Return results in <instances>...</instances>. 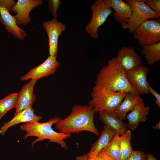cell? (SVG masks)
I'll use <instances>...</instances> for the list:
<instances>
[{
    "mask_svg": "<svg viewBox=\"0 0 160 160\" xmlns=\"http://www.w3.org/2000/svg\"><path fill=\"white\" fill-rule=\"evenodd\" d=\"M95 112L89 105H75L71 113L55 124V129L62 133L71 135L88 131L97 136L99 135L94 124Z\"/></svg>",
    "mask_w": 160,
    "mask_h": 160,
    "instance_id": "cell-1",
    "label": "cell"
},
{
    "mask_svg": "<svg viewBox=\"0 0 160 160\" xmlns=\"http://www.w3.org/2000/svg\"><path fill=\"white\" fill-rule=\"evenodd\" d=\"M96 77L95 85L113 92H130L135 93L127 80L125 72L116 57L108 60L107 65L100 70Z\"/></svg>",
    "mask_w": 160,
    "mask_h": 160,
    "instance_id": "cell-2",
    "label": "cell"
},
{
    "mask_svg": "<svg viewBox=\"0 0 160 160\" xmlns=\"http://www.w3.org/2000/svg\"><path fill=\"white\" fill-rule=\"evenodd\" d=\"M61 118L55 116L44 123L38 121L28 122L20 126V129L26 132L24 138L30 136L37 137L32 143V146L38 141H42L45 139L49 140L50 143H55L59 144L61 147L65 149H67L66 143L64 140L71 136V134L62 133L54 131L52 126Z\"/></svg>",
    "mask_w": 160,
    "mask_h": 160,
    "instance_id": "cell-3",
    "label": "cell"
},
{
    "mask_svg": "<svg viewBox=\"0 0 160 160\" xmlns=\"http://www.w3.org/2000/svg\"><path fill=\"white\" fill-rule=\"evenodd\" d=\"M127 92H113L104 87L95 85L91 93L88 105L95 112L113 111L120 104Z\"/></svg>",
    "mask_w": 160,
    "mask_h": 160,
    "instance_id": "cell-4",
    "label": "cell"
},
{
    "mask_svg": "<svg viewBox=\"0 0 160 160\" xmlns=\"http://www.w3.org/2000/svg\"><path fill=\"white\" fill-rule=\"evenodd\" d=\"M131 7L132 13L127 23L121 26L127 29L131 33L134 32L145 21L149 19L159 20L160 14L152 10L145 3V0H127Z\"/></svg>",
    "mask_w": 160,
    "mask_h": 160,
    "instance_id": "cell-5",
    "label": "cell"
},
{
    "mask_svg": "<svg viewBox=\"0 0 160 160\" xmlns=\"http://www.w3.org/2000/svg\"><path fill=\"white\" fill-rule=\"evenodd\" d=\"M133 38L142 47L160 42V23L159 20H148L134 32Z\"/></svg>",
    "mask_w": 160,
    "mask_h": 160,
    "instance_id": "cell-6",
    "label": "cell"
},
{
    "mask_svg": "<svg viewBox=\"0 0 160 160\" xmlns=\"http://www.w3.org/2000/svg\"><path fill=\"white\" fill-rule=\"evenodd\" d=\"M91 9L92 12V19L85 30L92 38L96 39L99 37L98 28L105 23L108 17L113 12L104 0L95 1Z\"/></svg>",
    "mask_w": 160,
    "mask_h": 160,
    "instance_id": "cell-7",
    "label": "cell"
},
{
    "mask_svg": "<svg viewBox=\"0 0 160 160\" xmlns=\"http://www.w3.org/2000/svg\"><path fill=\"white\" fill-rule=\"evenodd\" d=\"M149 69L142 64L131 71L126 72L127 80L135 93L140 95L149 93L147 76Z\"/></svg>",
    "mask_w": 160,
    "mask_h": 160,
    "instance_id": "cell-8",
    "label": "cell"
},
{
    "mask_svg": "<svg viewBox=\"0 0 160 160\" xmlns=\"http://www.w3.org/2000/svg\"><path fill=\"white\" fill-rule=\"evenodd\" d=\"M57 55L49 56L42 63L36 67L31 69L28 72L21 77L22 81L29 79L36 80L46 77L54 74L60 65V63L57 60Z\"/></svg>",
    "mask_w": 160,
    "mask_h": 160,
    "instance_id": "cell-9",
    "label": "cell"
},
{
    "mask_svg": "<svg viewBox=\"0 0 160 160\" xmlns=\"http://www.w3.org/2000/svg\"><path fill=\"white\" fill-rule=\"evenodd\" d=\"M44 28L47 33L49 41V55H57L58 52V39L60 36L66 29L65 25L57 19L44 21Z\"/></svg>",
    "mask_w": 160,
    "mask_h": 160,
    "instance_id": "cell-10",
    "label": "cell"
},
{
    "mask_svg": "<svg viewBox=\"0 0 160 160\" xmlns=\"http://www.w3.org/2000/svg\"><path fill=\"white\" fill-rule=\"evenodd\" d=\"M42 3L41 0H18L12 10L16 14L14 16L17 25H25L29 23L31 19L30 12Z\"/></svg>",
    "mask_w": 160,
    "mask_h": 160,
    "instance_id": "cell-11",
    "label": "cell"
},
{
    "mask_svg": "<svg viewBox=\"0 0 160 160\" xmlns=\"http://www.w3.org/2000/svg\"><path fill=\"white\" fill-rule=\"evenodd\" d=\"M116 58L125 72L134 69L141 64V57L132 47H122L118 50Z\"/></svg>",
    "mask_w": 160,
    "mask_h": 160,
    "instance_id": "cell-12",
    "label": "cell"
},
{
    "mask_svg": "<svg viewBox=\"0 0 160 160\" xmlns=\"http://www.w3.org/2000/svg\"><path fill=\"white\" fill-rule=\"evenodd\" d=\"M37 80L31 79L25 84L19 92L15 105V112L14 116L27 108L32 106L35 102L36 97L33 90Z\"/></svg>",
    "mask_w": 160,
    "mask_h": 160,
    "instance_id": "cell-13",
    "label": "cell"
},
{
    "mask_svg": "<svg viewBox=\"0 0 160 160\" xmlns=\"http://www.w3.org/2000/svg\"><path fill=\"white\" fill-rule=\"evenodd\" d=\"M0 21L6 29L17 39L23 40L27 33L20 28L16 23L14 16L12 15L0 0Z\"/></svg>",
    "mask_w": 160,
    "mask_h": 160,
    "instance_id": "cell-14",
    "label": "cell"
},
{
    "mask_svg": "<svg viewBox=\"0 0 160 160\" xmlns=\"http://www.w3.org/2000/svg\"><path fill=\"white\" fill-rule=\"evenodd\" d=\"M106 4L115 11L113 14L114 19L121 26L126 24L132 13L130 5L122 0H104Z\"/></svg>",
    "mask_w": 160,
    "mask_h": 160,
    "instance_id": "cell-15",
    "label": "cell"
},
{
    "mask_svg": "<svg viewBox=\"0 0 160 160\" xmlns=\"http://www.w3.org/2000/svg\"><path fill=\"white\" fill-rule=\"evenodd\" d=\"M32 106L24 109L19 112L9 121L4 123L0 129L1 135H4L7 130L11 127L21 123L38 121L42 117L36 115Z\"/></svg>",
    "mask_w": 160,
    "mask_h": 160,
    "instance_id": "cell-16",
    "label": "cell"
},
{
    "mask_svg": "<svg viewBox=\"0 0 160 160\" xmlns=\"http://www.w3.org/2000/svg\"><path fill=\"white\" fill-rule=\"evenodd\" d=\"M98 114L100 121L116 134L121 135L127 130V125L113 111H102L98 112Z\"/></svg>",
    "mask_w": 160,
    "mask_h": 160,
    "instance_id": "cell-17",
    "label": "cell"
},
{
    "mask_svg": "<svg viewBox=\"0 0 160 160\" xmlns=\"http://www.w3.org/2000/svg\"><path fill=\"white\" fill-rule=\"evenodd\" d=\"M142 102L143 99L139 95L134 93L127 92L120 104L113 112L122 120H124L128 113Z\"/></svg>",
    "mask_w": 160,
    "mask_h": 160,
    "instance_id": "cell-18",
    "label": "cell"
},
{
    "mask_svg": "<svg viewBox=\"0 0 160 160\" xmlns=\"http://www.w3.org/2000/svg\"><path fill=\"white\" fill-rule=\"evenodd\" d=\"M150 109L149 106H145L143 102L136 105L126 116L128 128L134 131L139 123L145 121L147 119V116L149 114Z\"/></svg>",
    "mask_w": 160,
    "mask_h": 160,
    "instance_id": "cell-19",
    "label": "cell"
},
{
    "mask_svg": "<svg viewBox=\"0 0 160 160\" xmlns=\"http://www.w3.org/2000/svg\"><path fill=\"white\" fill-rule=\"evenodd\" d=\"M115 134L108 126L104 125L100 137L92 145L87 154L90 157H95L110 143Z\"/></svg>",
    "mask_w": 160,
    "mask_h": 160,
    "instance_id": "cell-20",
    "label": "cell"
},
{
    "mask_svg": "<svg viewBox=\"0 0 160 160\" xmlns=\"http://www.w3.org/2000/svg\"><path fill=\"white\" fill-rule=\"evenodd\" d=\"M141 54L148 65H153L160 60V42L143 47Z\"/></svg>",
    "mask_w": 160,
    "mask_h": 160,
    "instance_id": "cell-21",
    "label": "cell"
},
{
    "mask_svg": "<svg viewBox=\"0 0 160 160\" xmlns=\"http://www.w3.org/2000/svg\"><path fill=\"white\" fill-rule=\"evenodd\" d=\"M131 133L130 130L119 137L120 160H127L133 151L131 144Z\"/></svg>",
    "mask_w": 160,
    "mask_h": 160,
    "instance_id": "cell-22",
    "label": "cell"
},
{
    "mask_svg": "<svg viewBox=\"0 0 160 160\" xmlns=\"http://www.w3.org/2000/svg\"><path fill=\"white\" fill-rule=\"evenodd\" d=\"M119 137L120 135L116 134L110 143L103 149L113 160H120Z\"/></svg>",
    "mask_w": 160,
    "mask_h": 160,
    "instance_id": "cell-23",
    "label": "cell"
},
{
    "mask_svg": "<svg viewBox=\"0 0 160 160\" xmlns=\"http://www.w3.org/2000/svg\"><path fill=\"white\" fill-rule=\"evenodd\" d=\"M17 97L18 93H12L0 100V119L8 111L15 108Z\"/></svg>",
    "mask_w": 160,
    "mask_h": 160,
    "instance_id": "cell-24",
    "label": "cell"
},
{
    "mask_svg": "<svg viewBox=\"0 0 160 160\" xmlns=\"http://www.w3.org/2000/svg\"><path fill=\"white\" fill-rule=\"evenodd\" d=\"M61 2L59 0L48 1L49 9L51 12L54 18L57 19V12Z\"/></svg>",
    "mask_w": 160,
    "mask_h": 160,
    "instance_id": "cell-25",
    "label": "cell"
},
{
    "mask_svg": "<svg viewBox=\"0 0 160 160\" xmlns=\"http://www.w3.org/2000/svg\"><path fill=\"white\" fill-rule=\"evenodd\" d=\"M147 155L143 151L133 150L132 153L127 160H146Z\"/></svg>",
    "mask_w": 160,
    "mask_h": 160,
    "instance_id": "cell-26",
    "label": "cell"
},
{
    "mask_svg": "<svg viewBox=\"0 0 160 160\" xmlns=\"http://www.w3.org/2000/svg\"><path fill=\"white\" fill-rule=\"evenodd\" d=\"M145 3L153 11L160 14V0H145Z\"/></svg>",
    "mask_w": 160,
    "mask_h": 160,
    "instance_id": "cell-27",
    "label": "cell"
},
{
    "mask_svg": "<svg viewBox=\"0 0 160 160\" xmlns=\"http://www.w3.org/2000/svg\"><path fill=\"white\" fill-rule=\"evenodd\" d=\"M148 90L156 98V103L158 108L160 107V95L149 84Z\"/></svg>",
    "mask_w": 160,
    "mask_h": 160,
    "instance_id": "cell-28",
    "label": "cell"
},
{
    "mask_svg": "<svg viewBox=\"0 0 160 160\" xmlns=\"http://www.w3.org/2000/svg\"><path fill=\"white\" fill-rule=\"evenodd\" d=\"M7 9L9 11L12 12L13 8L17 2L13 0H1Z\"/></svg>",
    "mask_w": 160,
    "mask_h": 160,
    "instance_id": "cell-29",
    "label": "cell"
},
{
    "mask_svg": "<svg viewBox=\"0 0 160 160\" xmlns=\"http://www.w3.org/2000/svg\"><path fill=\"white\" fill-rule=\"evenodd\" d=\"M95 160H113L102 149L94 158Z\"/></svg>",
    "mask_w": 160,
    "mask_h": 160,
    "instance_id": "cell-30",
    "label": "cell"
},
{
    "mask_svg": "<svg viewBox=\"0 0 160 160\" xmlns=\"http://www.w3.org/2000/svg\"><path fill=\"white\" fill-rule=\"evenodd\" d=\"M75 160H95L94 158H92L88 156L87 154L77 156Z\"/></svg>",
    "mask_w": 160,
    "mask_h": 160,
    "instance_id": "cell-31",
    "label": "cell"
},
{
    "mask_svg": "<svg viewBox=\"0 0 160 160\" xmlns=\"http://www.w3.org/2000/svg\"><path fill=\"white\" fill-rule=\"evenodd\" d=\"M146 160H157L156 157L152 154L148 153L147 154Z\"/></svg>",
    "mask_w": 160,
    "mask_h": 160,
    "instance_id": "cell-32",
    "label": "cell"
},
{
    "mask_svg": "<svg viewBox=\"0 0 160 160\" xmlns=\"http://www.w3.org/2000/svg\"><path fill=\"white\" fill-rule=\"evenodd\" d=\"M153 128L155 129H160V121L157 123L156 125L154 126L153 127Z\"/></svg>",
    "mask_w": 160,
    "mask_h": 160,
    "instance_id": "cell-33",
    "label": "cell"
}]
</instances>
